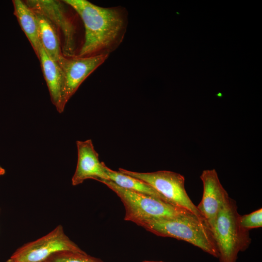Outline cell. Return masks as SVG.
Returning a JSON list of instances; mask_svg holds the SVG:
<instances>
[{"mask_svg":"<svg viewBox=\"0 0 262 262\" xmlns=\"http://www.w3.org/2000/svg\"><path fill=\"white\" fill-rule=\"evenodd\" d=\"M240 224L245 230L261 228L262 227V209L260 208L249 214L240 215Z\"/></svg>","mask_w":262,"mask_h":262,"instance_id":"2e32d148","label":"cell"},{"mask_svg":"<svg viewBox=\"0 0 262 262\" xmlns=\"http://www.w3.org/2000/svg\"><path fill=\"white\" fill-rule=\"evenodd\" d=\"M82 19L84 41L79 57L110 55L121 44L128 26V12L118 6L103 7L86 0H65Z\"/></svg>","mask_w":262,"mask_h":262,"instance_id":"6da1fadb","label":"cell"},{"mask_svg":"<svg viewBox=\"0 0 262 262\" xmlns=\"http://www.w3.org/2000/svg\"><path fill=\"white\" fill-rule=\"evenodd\" d=\"M35 14L38 24L40 44L49 56L57 62L63 55L58 32L47 17L41 14Z\"/></svg>","mask_w":262,"mask_h":262,"instance_id":"4fadbf2b","label":"cell"},{"mask_svg":"<svg viewBox=\"0 0 262 262\" xmlns=\"http://www.w3.org/2000/svg\"><path fill=\"white\" fill-rule=\"evenodd\" d=\"M200 178L203 182V193L196 207L213 233L218 213L229 196L214 169L203 170Z\"/></svg>","mask_w":262,"mask_h":262,"instance_id":"9c48e42d","label":"cell"},{"mask_svg":"<svg viewBox=\"0 0 262 262\" xmlns=\"http://www.w3.org/2000/svg\"><path fill=\"white\" fill-rule=\"evenodd\" d=\"M98 181L106 185L120 198L126 211L124 220L131 221L139 226L148 221L194 215L185 209L158 198L121 187L110 180Z\"/></svg>","mask_w":262,"mask_h":262,"instance_id":"7a4b0ae2","label":"cell"},{"mask_svg":"<svg viewBox=\"0 0 262 262\" xmlns=\"http://www.w3.org/2000/svg\"><path fill=\"white\" fill-rule=\"evenodd\" d=\"M5 173V169L0 166V176L4 175Z\"/></svg>","mask_w":262,"mask_h":262,"instance_id":"e0dca14e","label":"cell"},{"mask_svg":"<svg viewBox=\"0 0 262 262\" xmlns=\"http://www.w3.org/2000/svg\"><path fill=\"white\" fill-rule=\"evenodd\" d=\"M105 169L108 176L109 180L112 181L119 186L138 193L151 196L171 203L153 188L144 181L119 171L113 170L106 165Z\"/></svg>","mask_w":262,"mask_h":262,"instance_id":"5bb4252c","label":"cell"},{"mask_svg":"<svg viewBox=\"0 0 262 262\" xmlns=\"http://www.w3.org/2000/svg\"><path fill=\"white\" fill-rule=\"evenodd\" d=\"M140 226L158 236L187 242L219 258V252L212 232L206 223L196 215L148 221Z\"/></svg>","mask_w":262,"mask_h":262,"instance_id":"277c9868","label":"cell"},{"mask_svg":"<svg viewBox=\"0 0 262 262\" xmlns=\"http://www.w3.org/2000/svg\"><path fill=\"white\" fill-rule=\"evenodd\" d=\"M13 3L14 14L38 57L40 42L36 14L21 0H14Z\"/></svg>","mask_w":262,"mask_h":262,"instance_id":"7c38bea8","label":"cell"},{"mask_svg":"<svg viewBox=\"0 0 262 262\" xmlns=\"http://www.w3.org/2000/svg\"><path fill=\"white\" fill-rule=\"evenodd\" d=\"M118 171L147 183L171 204L190 211L205 222L196 206L187 195L184 187L185 179L181 174L166 170L142 173L121 168Z\"/></svg>","mask_w":262,"mask_h":262,"instance_id":"5b68a950","label":"cell"},{"mask_svg":"<svg viewBox=\"0 0 262 262\" xmlns=\"http://www.w3.org/2000/svg\"><path fill=\"white\" fill-rule=\"evenodd\" d=\"M63 251L85 252L69 238L59 225L45 236L17 249L10 258L13 262H44L52 254Z\"/></svg>","mask_w":262,"mask_h":262,"instance_id":"8992f818","label":"cell"},{"mask_svg":"<svg viewBox=\"0 0 262 262\" xmlns=\"http://www.w3.org/2000/svg\"><path fill=\"white\" fill-rule=\"evenodd\" d=\"M240 215L235 201L229 196L218 213L213 231L220 262H236L238 253L251 243L249 231L240 224Z\"/></svg>","mask_w":262,"mask_h":262,"instance_id":"3957f363","label":"cell"},{"mask_svg":"<svg viewBox=\"0 0 262 262\" xmlns=\"http://www.w3.org/2000/svg\"><path fill=\"white\" fill-rule=\"evenodd\" d=\"M78 162L75 173L72 178L73 186L82 183L87 179L109 180L105 169V164L99 160L91 139L77 141Z\"/></svg>","mask_w":262,"mask_h":262,"instance_id":"30bf717a","label":"cell"},{"mask_svg":"<svg viewBox=\"0 0 262 262\" xmlns=\"http://www.w3.org/2000/svg\"><path fill=\"white\" fill-rule=\"evenodd\" d=\"M109 55L88 57L75 56L71 57L62 55L57 61L64 75L62 106L64 109L67 102L76 92L82 83L95 70L101 65Z\"/></svg>","mask_w":262,"mask_h":262,"instance_id":"52a82bcc","label":"cell"},{"mask_svg":"<svg viewBox=\"0 0 262 262\" xmlns=\"http://www.w3.org/2000/svg\"><path fill=\"white\" fill-rule=\"evenodd\" d=\"M143 262H152V261H144Z\"/></svg>","mask_w":262,"mask_h":262,"instance_id":"d6986e66","label":"cell"},{"mask_svg":"<svg viewBox=\"0 0 262 262\" xmlns=\"http://www.w3.org/2000/svg\"><path fill=\"white\" fill-rule=\"evenodd\" d=\"M44 262H103L86 252L63 251L55 253Z\"/></svg>","mask_w":262,"mask_h":262,"instance_id":"9a60e30c","label":"cell"},{"mask_svg":"<svg viewBox=\"0 0 262 262\" xmlns=\"http://www.w3.org/2000/svg\"><path fill=\"white\" fill-rule=\"evenodd\" d=\"M26 4L34 12L47 17L63 36L62 54L75 56L76 27L61 2L54 0H28Z\"/></svg>","mask_w":262,"mask_h":262,"instance_id":"ba28073f","label":"cell"},{"mask_svg":"<svg viewBox=\"0 0 262 262\" xmlns=\"http://www.w3.org/2000/svg\"><path fill=\"white\" fill-rule=\"evenodd\" d=\"M5 262H13L12 260L10 258L8 260H7Z\"/></svg>","mask_w":262,"mask_h":262,"instance_id":"ac0fdd59","label":"cell"},{"mask_svg":"<svg viewBox=\"0 0 262 262\" xmlns=\"http://www.w3.org/2000/svg\"></svg>","mask_w":262,"mask_h":262,"instance_id":"ffe728a7","label":"cell"},{"mask_svg":"<svg viewBox=\"0 0 262 262\" xmlns=\"http://www.w3.org/2000/svg\"><path fill=\"white\" fill-rule=\"evenodd\" d=\"M38 58L40 60L52 103L57 111L61 113L64 110L62 106L64 82L63 71L58 62L49 56L41 44Z\"/></svg>","mask_w":262,"mask_h":262,"instance_id":"8fae6325","label":"cell"}]
</instances>
